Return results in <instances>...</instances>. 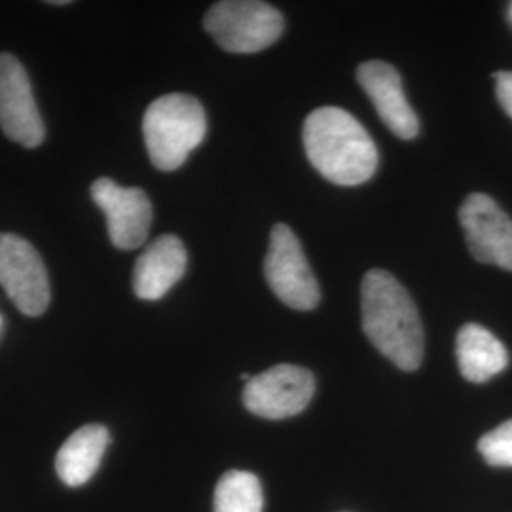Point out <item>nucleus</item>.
Listing matches in <instances>:
<instances>
[{
	"label": "nucleus",
	"instance_id": "1",
	"mask_svg": "<svg viewBox=\"0 0 512 512\" xmlns=\"http://www.w3.org/2000/svg\"><path fill=\"white\" fill-rule=\"evenodd\" d=\"M363 330L384 357L404 372L418 370L425 334L412 296L385 270H370L361 287Z\"/></svg>",
	"mask_w": 512,
	"mask_h": 512
},
{
	"label": "nucleus",
	"instance_id": "2",
	"mask_svg": "<svg viewBox=\"0 0 512 512\" xmlns=\"http://www.w3.org/2000/svg\"><path fill=\"white\" fill-rule=\"evenodd\" d=\"M304 150L330 183L357 186L378 169V148L361 122L344 109L313 110L304 122Z\"/></svg>",
	"mask_w": 512,
	"mask_h": 512
},
{
	"label": "nucleus",
	"instance_id": "3",
	"mask_svg": "<svg viewBox=\"0 0 512 512\" xmlns=\"http://www.w3.org/2000/svg\"><path fill=\"white\" fill-rule=\"evenodd\" d=\"M207 118L202 103L184 93H169L150 103L143 118L148 156L160 171H175L202 145Z\"/></svg>",
	"mask_w": 512,
	"mask_h": 512
},
{
	"label": "nucleus",
	"instance_id": "4",
	"mask_svg": "<svg viewBox=\"0 0 512 512\" xmlns=\"http://www.w3.org/2000/svg\"><path fill=\"white\" fill-rule=\"evenodd\" d=\"M205 31L230 54H256L283 35L281 12L258 0H224L209 8L203 18Z\"/></svg>",
	"mask_w": 512,
	"mask_h": 512
},
{
	"label": "nucleus",
	"instance_id": "5",
	"mask_svg": "<svg viewBox=\"0 0 512 512\" xmlns=\"http://www.w3.org/2000/svg\"><path fill=\"white\" fill-rule=\"evenodd\" d=\"M264 274L275 296L289 308L310 311L317 308L321 291L302 245L287 224H275L270 234Z\"/></svg>",
	"mask_w": 512,
	"mask_h": 512
},
{
	"label": "nucleus",
	"instance_id": "6",
	"mask_svg": "<svg viewBox=\"0 0 512 512\" xmlns=\"http://www.w3.org/2000/svg\"><path fill=\"white\" fill-rule=\"evenodd\" d=\"M315 393V378L308 368L277 365L253 376L243 389V404L266 420H287L308 408Z\"/></svg>",
	"mask_w": 512,
	"mask_h": 512
},
{
	"label": "nucleus",
	"instance_id": "7",
	"mask_svg": "<svg viewBox=\"0 0 512 512\" xmlns=\"http://www.w3.org/2000/svg\"><path fill=\"white\" fill-rule=\"evenodd\" d=\"M0 285L29 317H38L50 306L48 272L37 249L16 234H0Z\"/></svg>",
	"mask_w": 512,
	"mask_h": 512
},
{
	"label": "nucleus",
	"instance_id": "8",
	"mask_svg": "<svg viewBox=\"0 0 512 512\" xmlns=\"http://www.w3.org/2000/svg\"><path fill=\"white\" fill-rule=\"evenodd\" d=\"M459 222L473 258L512 272V219L486 194H471L459 209Z\"/></svg>",
	"mask_w": 512,
	"mask_h": 512
},
{
	"label": "nucleus",
	"instance_id": "9",
	"mask_svg": "<svg viewBox=\"0 0 512 512\" xmlns=\"http://www.w3.org/2000/svg\"><path fill=\"white\" fill-rule=\"evenodd\" d=\"M0 128L27 148L38 147L46 135L29 76L12 54H0Z\"/></svg>",
	"mask_w": 512,
	"mask_h": 512
},
{
	"label": "nucleus",
	"instance_id": "10",
	"mask_svg": "<svg viewBox=\"0 0 512 512\" xmlns=\"http://www.w3.org/2000/svg\"><path fill=\"white\" fill-rule=\"evenodd\" d=\"M92 198L107 217L109 238L116 249L131 251L147 241L152 226V203L145 190L124 188L103 177L92 184Z\"/></svg>",
	"mask_w": 512,
	"mask_h": 512
},
{
	"label": "nucleus",
	"instance_id": "11",
	"mask_svg": "<svg viewBox=\"0 0 512 512\" xmlns=\"http://www.w3.org/2000/svg\"><path fill=\"white\" fill-rule=\"evenodd\" d=\"M357 80L387 128L404 141L420 133L416 112L408 105L403 80L397 69L385 61H366L357 69Z\"/></svg>",
	"mask_w": 512,
	"mask_h": 512
},
{
	"label": "nucleus",
	"instance_id": "12",
	"mask_svg": "<svg viewBox=\"0 0 512 512\" xmlns=\"http://www.w3.org/2000/svg\"><path fill=\"white\" fill-rule=\"evenodd\" d=\"M184 243L173 234L150 243L133 268V291L141 300H160L186 272Z\"/></svg>",
	"mask_w": 512,
	"mask_h": 512
},
{
	"label": "nucleus",
	"instance_id": "13",
	"mask_svg": "<svg viewBox=\"0 0 512 512\" xmlns=\"http://www.w3.org/2000/svg\"><path fill=\"white\" fill-rule=\"evenodd\" d=\"M109 444V429L105 425L90 423L80 427L55 456L57 475L71 488L86 484L97 473Z\"/></svg>",
	"mask_w": 512,
	"mask_h": 512
},
{
	"label": "nucleus",
	"instance_id": "14",
	"mask_svg": "<svg viewBox=\"0 0 512 512\" xmlns=\"http://www.w3.org/2000/svg\"><path fill=\"white\" fill-rule=\"evenodd\" d=\"M461 376L467 382L484 384L509 365V353L499 338L476 323L461 327L456 340Z\"/></svg>",
	"mask_w": 512,
	"mask_h": 512
},
{
	"label": "nucleus",
	"instance_id": "15",
	"mask_svg": "<svg viewBox=\"0 0 512 512\" xmlns=\"http://www.w3.org/2000/svg\"><path fill=\"white\" fill-rule=\"evenodd\" d=\"M215 512H262L264 495L258 476L247 471H228L215 490Z\"/></svg>",
	"mask_w": 512,
	"mask_h": 512
},
{
	"label": "nucleus",
	"instance_id": "16",
	"mask_svg": "<svg viewBox=\"0 0 512 512\" xmlns=\"http://www.w3.org/2000/svg\"><path fill=\"white\" fill-rule=\"evenodd\" d=\"M478 452L492 467H512V420L478 440Z\"/></svg>",
	"mask_w": 512,
	"mask_h": 512
},
{
	"label": "nucleus",
	"instance_id": "17",
	"mask_svg": "<svg viewBox=\"0 0 512 512\" xmlns=\"http://www.w3.org/2000/svg\"><path fill=\"white\" fill-rule=\"evenodd\" d=\"M495 93L501 109L512 118V71L495 73Z\"/></svg>",
	"mask_w": 512,
	"mask_h": 512
},
{
	"label": "nucleus",
	"instance_id": "18",
	"mask_svg": "<svg viewBox=\"0 0 512 512\" xmlns=\"http://www.w3.org/2000/svg\"><path fill=\"white\" fill-rule=\"evenodd\" d=\"M511 16H512V8H511Z\"/></svg>",
	"mask_w": 512,
	"mask_h": 512
},
{
	"label": "nucleus",
	"instance_id": "19",
	"mask_svg": "<svg viewBox=\"0 0 512 512\" xmlns=\"http://www.w3.org/2000/svg\"><path fill=\"white\" fill-rule=\"evenodd\" d=\"M0 323H2V321H0Z\"/></svg>",
	"mask_w": 512,
	"mask_h": 512
}]
</instances>
